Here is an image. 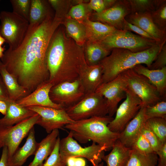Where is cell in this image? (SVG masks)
Masks as SVG:
<instances>
[{"mask_svg":"<svg viewBox=\"0 0 166 166\" xmlns=\"http://www.w3.org/2000/svg\"><path fill=\"white\" fill-rule=\"evenodd\" d=\"M0 97L7 100L9 98L8 92L2 77L0 75Z\"/></svg>","mask_w":166,"mask_h":166,"instance_id":"47","label":"cell"},{"mask_svg":"<svg viewBox=\"0 0 166 166\" xmlns=\"http://www.w3.org/2000/svg\"><path fill=\"white\" fill-rule=\"evenodd\" d=\"M113 119L108 115L94 117L75 121L63 128L71 132L77 141L85 144L92 141L104 148L106 151L112 149L119 138V133L112 131L108 126Z\"/></svg>","mask_w":166,"mask_h":166,"instance_id":"3","label":"cell"},{"mask_svg":"<svg viewBox=\"0 0 166 166\" xmlns=\"http://www.w3.org/2000/svg\"><path fill=\"white\" fill-rule=\"evenodd\" d=\"M6 49L4 47H2L0 46V60L3 56L4 52L5 51Z\"/></svg>","mask_w":166,"mask_h":166,"instance_id":"49","label":"cell"},{"mask_svg":"<svg viewBox=\"0 0 166 166\" xmlns=\"http://www.w3.org/2000/svg\"><path fill=\"white\" fill-rule=\"evenodd\" d=\"M126 93L125 99L118 107L115 118L108 125L110 130L115 132L120 133L123 130L142 105L140 99L128 88Z\"/></svg>","mask_w":166,"mask_h":166,"instance_id":"11","label":"cell"},{"mask_svg":"<svg viewBox=\"0 0 166 166\" xmlns=\"http://www.w3.org/2000/svg\"><path fill=\"white\" fill-rule=\"evenodd\" d=\"M103 70L99 64L88 65L81 72L79 78L85 94L95 92L102 83Z\"/></svg>","mask_w":166,"mask_h":166,"instance_id":"19","label":"cell"},{"mask_svg":"<svg viewBox=\"0 0 166 166\" xmlns=\"http://www.w3.org/2000/svg\"><path fill=\"white\" fill-rule=\"evenodd\" d=\"M141 133L149 142L153 151L156 153L163 144L146 124L145 122L142 129Z\"/></svg>","mask_w":166,"mask_h":166,"instance_id":"41","label":"cell"},{"mask_svg":"<svg viewBox=\"0 0 166 166\" xmlns=\"http://www.w3.org/2000/svg\"><path fill=\"white\" fill-rule=\"evenodd\" d=\"M45 59L49 74L48 81L53 85L76 80L87 65L83 47L68 37L61 25L49 41Z\"/></svg>","mask_w":166,"mask_h":166,"instance_id":"2","label":"cell"},{"mask_svg":"<svg viewBox=\"0 0 166 166\" xmlns=\"http://www.w3.org/2000/svg\"><path fill=\"white\" fill-rule=\"evenodd\" d=\"M145 115L147 120L152 118L166 119V102L161 101L154 105L145 106Z\"/></svg>","mask_w":166,"mask_h":166,"instance_id":"36","label":"cell"},{"mask_svg":"<svg viewBox=\"0 0 166 166\" xmlns=\"http://www.w3.org/2000/svg\"><path fill=\"white\" fill-rule=\"evenodd\" d=\"M157 43L143 51L135 53L134 55L138 64H144L149 68L155 60L164 43Z\"/></svg>","mask_w":166,"mask_h":166,"instance_id":"30","label":"cell"},{"mask_svg":"<svg viewBox=\"0 0 166 166\" xmlns=\"http://www.w3.org/2000/svg\"><path fill=\"white\" fill-rule=\"evenodd\" d=\"M39 117V115L36 113L13 125H0V149L4 146L7 147L8 159L12 156L23 139L37 124Z\"/></svg>","mask_w":166,"mask_h":166,"instance_id":"9","label":"cell"},{"mask_svg":"<svg viewBox=\"0 0 166 166\" xmlns=\"http://www.w3.org/2000/svg\"><path fill=\"white\" fill-rule=\"evenodd\" d=\"M38 144L33 127L29 132L24 145L18 148L12 156L8 159L6 166H22L30 156L34 155Z\"/></svg>","mask_w":166,"mask_h":166,"instance_id":"21","label":"cell"},{"mask_svg":"<svg viewBox=\"0 0 166 166\" xmlns=\"http://www.w3.org/2000/svg\"><path fill=\"white\" fill-rule=\"evenodd\" d=\"M103 70L102 83L110 81L120 74L138 64L134 53L129 50L114 49L99 63Z\"/></svg>","mask_w":166,"mask_h":166,"instance_id":"8","label":"cell"},{"mask_svg":"<svg viewBox=\"0 0 166 166\" xmlns=\"http://www.w3.org/2000/svg\"><path fill=\"white\" fill-rule=\"evenodd\" d=\"M7 105L6 114L0 119V125L12 126L29 118L36 113L27 107L18 105L10 99L6 101Z\"/></svg>","mask_w":166,"mask_h":166,"instance_id":"20","label":"cell"},{"mask_svg":"<svg viewBox=\"0 0 166 166\" xmlns=\"http://www.w3.org/2000/svg\"><path fill=\"white\" fill-rule=\"evenodd\" d=\"M164 0H128L131 13H151L155 10Z\"/></svg>","mask_w":166,"mask_h":166,"instance_id":"32","label":"cell"},{"mask_svg":"<svg viewBox=\"0 0 166 166\" xmlns=\"http://www.w3.org/2000/svg\"><path fill=\"white\" fill-rule=\"evenodd\" d=\"M67 36L78 45L83 47L87 40L85 26L81 22L66 16L62 21Z\"/></svg>","mask_w":166,"mask_h":166,"instance_id":"27","label":"cell"},{"mask_svg":"<svg viewBox=\"0 0 166 166\" xmlns=\"http://www.w3.org/2000/svg\"><path fill=\"white\" fill-rule=\"evenodd\" d=\"M131 13L128 0H117L112 6L104 11L92 13L91 20L108 24L118 30H123L125 18Z\"/></svg>","mask_w":166,"mask_h":166,"instance_id":"15","label":"cell"},{"mask_svg":"<svg viewBox=\"0 0 166 166\" xmlns=\"http://www.w3.org/2000/svg\"><path fill=\"white\" fill-rule=\"evenodd\" d=\"M86 30V41L99 42L117 30L114 27L88 18L82 22Z\"/></svg>","mask_w":166,"mask_h":166,"instance_id":"24","label":"cell"},{"mask_svg":"<svg viewBox=\"0 0 166 166\" xmlns=\"http://www.w3.org/2000/svg\"><path fill=\"white\" fill-rule=\"evenodd\" d=\"M145 106L142 105L136 116L119 133L118 140L126 147H131L141 133L143 126L147 120L145 115Z\"/></svg>","mask_w":166,"mask_h":166,"instance_id":"18","label":"cell"},{"mask_svg":"<svg viewBox=\"0 0 166 166\" xmlns=\"http://www.w3.org/2000/svg\"><path fill=\"white\" fill-rule=\"evenodd\" d=\"M10 2L12 12L28 21L31 0H10Z\"/></svg>","mask_w":166,"mask_h":166,"instance_id":"37","label":"cell"},{"mask_svg":"<svg viewBox=\"0 0 166 166\" xmlns=\"http://www.w3.org/2000/svg\"><path fill=\"white\" fill-rule=\"evenodd\" d=\"M0 75L6 89L9 99L16 101L30 94L27 90L18 84L15 78L6 70L1 60Z\"/></svg>","mask_w":166,"mask_h":166,"instance_id":"25","label":"cell"},{"mask_svg":"<svg viewBox=\"0 0 166 166\" xmlns=\"http://www.w3.org/2000/svg\"><path fill=\"white\" fill-rule=\"evenodd\" d=\"M86 63L88 65L99 64L111 51L106 50L98 42L86 41L83 46Z\"/></svg>","mask_w":166,"mask_h":166,"instance_id":"29","label":"cell"},{"mask_svg":"<svg viewBox=\"0 0 166 166\" xmlns=\"http://www.w3.org/2000/svg\"><path fill=\"white\" fill-rule=\"evenodd\" d=\"M131 148L144 154L155 153L149 142L141 133L134 142Z\"/></svg>","mask_w":166,"mask_h":166,"instance_id":"39","label":"cell"},{"mask_svg":"<svg viewBox=\"0 0 166 166\" xmlns=\"http://www.w3.org/2000/svg\"><path fill=\"white\" fill-rule=\"evenodd\" d=\"M49 3L54 9L55 13L54 17L63 20L66 16L71 5L70 0H49Z\"/></svg>","mask_w":166,"mask_h":166,"instance_id":"38","label":"cell"},{"mask_svg":"<svg viewBox=\"0 0 166 166\" xmlns=\"http://www.w3.org/2000/svg\"><path fill=\"white\" fill-rule=\"evenodd\" d=\"M145 124L162 144L166 142V119L160 118H150L147 120Z\"/></svg>","mask_w":166,"mask_h":166,"instance_id":"34","label":"cell"},{"mask_svg":"<svg viewBox=\"0 0 166 166\" xmlns=\"http://www.w3.org/2000/svg\"><path fill=\"white\" fill-rule=\"evenodd\" d=\"M0 159V166H6L8 159V152L6 146L3 147Z\"/></svg>","mask_w":166,"mask_h":166,"instance_id":"46","label":"cell"},{"mask_svg":"<svg viewBox=\"0 0 166 166\" xmlns=\"http://www.w3.org/2000/svg\"><path fill=\"white\" fill-rule=\"evenodd\" d=\"M117 0H91L88 3L89 8L97 13H101L112 6Z\"/></svg>","mask_w":166,"mask_h":166,"instance_id":"42","label":"cell"},{"mask_svg":"<svg viewBox=\"0 0 166 166\" xmlns=\"http://www.w3.org/2000/svg\"><path fill=\"white\" fill-rule=\"evenodd\" d=\"M85 166H89L87 165ZM94 166H106V165H105L103 162H101V163H100L98 164L97 165Z\"/></svg>","mask_w":166,"mask_h":166,"instance_id":"51","label":"cell"},{"mask_svg":"<svg viewBox=\"0 0 166 166\" xmlns=\"http://www.w3.org/2000/svg\"><path fill=\"white\" fill-rule=\"evenodd\" d=\"M132 69L149 80L156 88L160 98L165 96L166 67L160 69H151L141 64H137Z\"/></svg>","mask_w":166,"mask_h":166,"instance_id":"22","label":"cell"},{"mask_svg":"<svg viewBox=\"0 0 166 166\" xmlns=\"http://www.w3.org/2000/svg\"><path fill=\"white\" fill-rule=\"evenodd\" d=\"M98 42L104 49L111 51L114 49L120 48L126 49L134 53L143 51L160 43L129 31L118 30Z\"/></svg>","mask_w":166,"mask_h":166,"instance_id":"7","label":"cell"},{"mask_svg":"<svg viewBox=\"0 0 166 166\" xmlns=\"http://www.w3.org/2000/svg\"><path fill=\"white\" fill-rule=\"evenodd\" d=\"M7 109V105L6 101L0 100V113L5 115Z\"/></svg>","mask_w":166,"mask_h":166,"instance_id":"48","label":"cell"},{"mask_svg":"<svg viewBox=\"0 0 166 166\" xmlns=\"http://www.w3.org/2000/svg\"><path fill=\"white\" fill-rule=\"evenodd\" d=\"M50 4L48 1L31 0L28 22L30 25L39 24L49 16H54L51 13Z\"/></svg>","mask_w":166,"mask_h":166,"instance_id":"28","label":"cell"},{"mask_svg":"<svg viewBox=\"0 0 166 166\" xmlns=\"http://www.w3.org/2000/svg\"></svg>","mask_w":166,"mask_h":166,"instance_id":"54","label":"cell"},{"mask_svg":"<svg viewBox=\"0 0 166 166\" xmlns=\"http://www.w3.org/2000/svg\"><path fill=\"white\" fill-rule=\"evenodd\" d=\"M128 88L126 79L122 73L112 80L102 83L96 90L106 100L108 116L113 117L115 113L118 103L126 97Z\"/></svg>","mask_w":166,"mask_h":166,"instance_id":"13","label":"cell"},{"mask_svg":"<svg viewBox=\"0 0 166 166\" xmlns=\"http://www.w3.org/2000/svg\"><path fill=\"white\" fill-rule=\"evenodd\" d=\"M128 22L135 25L150 35L157 42H166V33L160 30L153 22L150 13H131L125 18Z\"/></svg>","mask_w":166,"mask_h":166,"instance_id":"17","label":"cell"},{"mask_svg":"<svg viewBox=\"0 0 166 166\" xmlns=\"http://www.w3.org/2000/svg\"><path fill=\"white\" fill-rule=\"evenodd\" d=\"M123 30H127L131 32H133L136 34H137L145 38L150 40H154L150 35L141 29L128 22L125 19L124 22Z\"/></svg>","mask_w":166,"mask_h":166,"instance_id":"44","label":"cell"},{"mask_svg":"<svg viewBox=\"0 0 166 166\" xmlns=\"http://www.w3.org/2000/svg\"><path fill=\"white\" fill-rule=\"evenodd\" d=\"M0 35L14 49L18 47L24 39L29 24L28 21L13 12L2 11L0 13Z\"/></svg>","mask_w":166,"mask_h":166,"instance_id":"6","label":"cell"},{"mask_svg":"<svg viewBox=\"0 0 166 166\" xmlns=\"http://www.w3.org/2000/svg\"><path fill=\"white\" fill-rule=\"evenodd\" d=\"M5 42V39L0 35V46H2Z\"/></svg>","mask_w":166,"mask_h":166,"instance_id":"50","label":"cell"},{"mask_svg":"<svg viewBox=\"0 0 166 166\" xmlns=\"http://www.w3.org/2000/svg\"><path fill=\"white\" fill-rule=\"evenodd\" d=\"M59 136V130L56 129L38 143L34 158L28 166H41L53 151Z\"/></svg>","mask_w":166,"mask_h":166,"instance_id":"23","label":"cell"},{"mask_svg":"<svg viewBox=\"0 0 166 166\" xmlns=\"http://www.w3.org/2000/svg\"><path fill=\"white\" fill-rule=\"evenodd\" d=\"M27 108L39 115L37 124L43 128L48 134L56 129H62L75 121L72 120L65 109L40 106H31Z\"/></svg>","mask_w":166,"mask_h":166,"instance_id":"14","label":"cell"},{"mask_svg":"<svg viewBox=\"0 0 166 166\" xmlns=\"http://www.w3.org/2000/svg\"><path fill=\"white\" fill-rule=\"evenodd\" d=\"M65 109L75 121L108 114L106 100L96 92L85 94L77 102Z\"/></svg>","mask_w":166,"mask_h":166,"instance_id":"5","label":"cell"},{"mask_svg":"<svg viewBox=\"0 0 166 166\" xmlns=\"http://www.w3.org/2000/svg\"><path fill=\"white\" fill-rule=\"evenodd\" d=\"M59 151L61 160L66 164L70 158H84L94 166L102 162L106 151L104 148L94 142L89 146L82 147L69 131L67 136L60 140Z\"/></svg>","mask_w":166,"mask_h":166,"instance_id":"4","label":"cell"},{"mask_svg":"<svg viewBox=\"0 0 166 166\" xmlns=\"http://www.w3.org/2000/svg\"><path fill=\"white\" fill-rule=\"evenodd\" d=\"M63 20L49 16L39 24L30 25L23 41L17 48H8L1 61L18 84L30 93L49 80L45 54L54 32Z\"/></svg>","mask_w":166,"mask_h":166,"instance_id":"1","label":"cell"},{"mask_svg":"<svg viewBox=\"0 0 166 166\" xmlns=\"http://www.w3.org/2000/svg\"><path fill=\"white\" fill-rule=\"evenodd\" d=\"M85 94L78 78L72 81H64L53 85L49 96L53 103L65 109L77 102Z\"/></svg>","mask_w":166,"mask_h":166,"instance_id":"12","label":"cell"},{"mask_svg":"<svg viewBox=\"0 0 166 166\" xmlns=\"http://www.w3.org/2000/svg\"><path fill=\"white\" fill-rule=\"evenodd\" d=\"M92 11L89 8L88 3L80 1L77 2V4L71 7L66 16L82 22L88 18H90Z\"/></svg>","mask_w":166,"mask_h":166,"instance_id":"33","label":"cell"},{"mask_svg":"<svg viewBox=\"0 0 166 166\" xmlns=\"http://www.w3.org/2000/svg\"><path fill=\"white\" fill-rule=\"evenodd\" d=\"M1 1L0 0V2Z\"/></svg>","mask_w":166,"mask_h":166,"instance_id":"53","label":"cell"},{"mask_svg":"<svg viewBox=\"0 0 166 166\" xmlns=\"http://www.w3.org/2000/svg\"><path fill=\"white\" fill-rule=\"evenodd\" d=\"M166 67V43L164 44L155 60L148 68L157 69Z\"/></svg>","mask_w":166,"mask_h":166,"instance_id":"43","label":"cell"},{"mask_svg":"<svg viewBox=\"0 0 166 166\" xmlns=\"http://www.w3.org/2000/svg\"><path fill=\"white\" fill-rule=\"evenodd\" d=\"M111 150L110 152L105 155L102 159L106 166H126L132 149L124 145L118 140Z\"/></svg>","mask_w":166,"mask_h":166,"instance_id":"26","label":"cell"},{"mask_svg":"<svg viewBox=\"0 0 166 166\" xmlns=\"http://www.w3.org/2000/svg\"><path fill=\"white\" fill-rule=\"evenodd\" d=\"M123 73L128 88L140 99L142 105H152L160 101L156 88L146 77L137 73L132 68Z\"/></svg>","mask_w":166,"mask_h":166,"instance_id":"10","label":"cell"},{"mask_svg":"<svg viewBox=\"0 0 166 166\" xmlns=\"http://www.w3.org/2000/svg\"><path fill=\"white\" fill-rule=\"evenodd\" d=\"M158 160L155 153L144 154L132 149L126 166H156Z\"/></svg>","mask_w":166,"mask_h":166,"instance_id":"31","label":"cell"},{"mask_svg":"<svg viewBox=\"0 0 166 166\" xmlns=\"http://www.w3.org/2000/svg\"><path fill=\"white\" fill-rule=\"evenodd\" d=\"M60 140L59 136L53 151L41 166H66L67 164L62 161L59 154Z\"/></svg>","mask_w":166,"mask_h":166,"instance_id":"40","label":"cell"},{"mask_svg":"<svg viewBox=\"0 0 166 166\" xmlns=\"http://www.w3.org/2000/svg\"><path fill=\"white\" fill-rule=\"evenodd\" d=\"M9 100V99H8ZM8 100H7L6 99H5L3 98H2V97H0V100H3V101H7Z\"/></svg>","mask_w":166,"mask_h":166,"instance_id":"52","label":"cell"},{"mask_svg":"<svg viewBox=\"0 0 166 166\" xmlns=\"http://www.w3.org/2000/svg\"><path fill=\"white\" fill-rule=\"evenodd\" d=\"M150 14L156 27L162 31L166 33V1L164 0Z\"/></svg>","mask_w":166,"mask_h":166,"instance_id":"35","label":"cell"},{"mask_svg":"<svg viewBox=\"0 0 166 166\" xmlns=\"http://www.w3.org/2000/svg\"><path fill=\"white\" fill-rule=\"evenodd\" d=\"M53 85L48 81H46L29 94L16 102L18 105L25 107L37 106L63 109L60 105L53 103L50 98L49 92Z\"/></svg>","mask_w":166,"mask_h":166,"instance_id":"16","label":"cell"},{"mask_svg":"<svg viewBox=\"0 0 166 166\" xmlns=\"http://www.w3.org/2000/svg\"><path fill=\"white\" fill-rule=\"evenodd\" d=\"M156 153L158 157L157 166H166V142L162 144Z\"/></svg>","mask_w":166,"mask_h":166,"instance_id":"45","label":"cell"}]
</instances>
